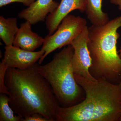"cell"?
<instances>
[{"label":"cell","mask_w":121,"mask_h":121,"mask_svg":"<svg viewBox=\"0 0 121 121\" xmlns=\"http://www.w3.org/2000/svg\"><path fill=\"white\" fill-rule=\"evenodd\" d=\"M3 59L8 68L24 70L31 67L39 60L44 54L41 50L31 52L23 50L13 45L6 46Z\"/></svg>","instance_id":"obj_7"},{"label":"cell","mask_w":121,"mask_h":121,"mask_svg":"<svg viewBox=\"0 0 121 121\" xmlns=\"http://www.w3.org/2000/svg\"><path fill=\"white\" fill-rule=\"evenodd\" d=\"M88 28L86 26L70 44L74 50L72 64L74 74L92 81L97 79L91 74V57L87 46Z\"/></svg>","instance_id":"obj_6"},{"label":"cell","mask_w":121,"mask_h":121,"mask_svg":"<svg viewBox=\"0 0 121 121\" xmlns=\"http://www.w3.org/2000/svg\"><path fill=\"white\" fill-rule=\"evenodd\" d=\"M22 121H49L42 115L35 113L22 118Z\"/></svg>","instance_id":"obj_16"},{"label":"cell","mask_w":121,"mask_h":121,"mask_svg":"<svg viewBox=\"0 0 121 121\" xmlns=\"http://www.w3.org/2000/svg\"><path fill=\"white\" fill-rule=\"evenodd\" d=\"M86 20L80 16L68 15L64 17L56 31L51 35H48L41 50L44 52L39 60L41 65L45 58L52 52L70 45L87 26Z\"/></svg>","instance_id":"obj_5"},{"label":"cell","mask_w":121,"mask_h":121,"mask_svg":"<svg viewBox=\"0 0 121 121\" xmlns=\"http://www.w3.org/2000/svg\"><path fill=\"white\" fill-rule=\"evenodd\" d=\"M35 0H0V7L2 8L7 5L13 2L22 3L25 6L29 7Z\"/></svg>","instance_id":"obj_15"},{"label":"cell","mask_w":121,"mask_h":121,"mask_svg":"<svg viewBox=\"0 0 121 121\" xmlns=\"http://www.w3.org/2000/svg\"><path fill=\"white\" fill-rule=\"evenodd\" d=\"M73 53L72 46L67 45L55 54L50 62L37 65V71L51 86L61 107H69L78 104L81 95V87L75 80L72 67Z\"/></svg>","instance_id":"obj_4"},{"label":"cell","mask_w":121,"mask_h":121,"mask_svg":"<svg viewBox=\"0 0 121 121\" xmlns=\"http://www.w3.org/2000/svg\"><path fill=\"white\" fill-rule=\"evenodd\" d=\"M8 95L0 94V121H22L23 117L19 115H15L14 111L9 105Z\"/></svg>","instance_id":"obj_13"},{"label":"cell","mask_w":121,"mask_h":121,"mask_svg":"<svg viewBox=\"0 0 121 121\" xmlns=\"http://www.w3.org/2000/svg\"><path fill=\"white\" fill-rule=\"evenodd\" d=\"M16 17L5 18L0 16V37L5 46L13 45L15 36L19 29Z\"/></svg>","instance_id":"obj_12"},{"label":"cell","mask_w":121,"mask_h":121,"mask_svg":"<svg viewBox=\"0 0 121 121\" xmlns=\"http://www.w3.org/2000/svg\"><path fill=\"white\" fill-rule=\"evenodd\" d=\"M86 98L67 107H60L56 121H121V80L118 84L92 81L74 74Z\"/></svg>","instance_id":"obj_2"},{"label":"cell","mask_w":121,"mask_h":121,"mask_svg":"<svg viewBox=\"0 0 121 121\" xmlns=\"http://www.w3.org/2000/svg\"><path fill=\"white\" fill-rule=\"evenodd\" d=\"M59 4L53 0H36L27 8L18 13L20 19L28 21L32 25L43 22L48 15L54 12Z\"/></svg>","instance_id":"obj_9"},{"label":"cell","mask_w":121,"mask_h":121,"mask_svg":"<svg viewBox=\"0 0 121 121\" xmlns=\"http://www.w3.org/2000/svg\"><path fill=\"white\" fill-rule=\"evenodd\" d=\"M86 4V0H61L57 8L46 18L48 35H51L56 31L63 19L71 12L75 10L85 12Z\"/></svg>","instance_id":"obj_8"},{"label":"cell","mask_w":121,"mask_h":121,"mask_svg":"<svg viewBox=\"0 0 121 121\" xmlns=\"http://www.w3.org/2000/svg\"><path fill=\"white\" fill-rule=\"evenodd\" d=\"M31 25L27 21L21 24L15 36L13 46L33 52L43 45L44 39L32 31Z\"/></svg>","instance_id":"obj_10"},{"label":"cell","mask_w":121,"mask_h":121,"mask_svg":"<svg viewBox=\"0 0 121 121\" xmlns=\"http://www.w3.org/2000/svg\"><path fill=\"white\" fill-rule=\"evenodd\" d=\"M110 3L112 4L118 5V9L121 11V0H109Z\"/></svg>","instance_id":"obj_17"},{"label":"cell","mask_w":121,"mask_h":121,"mask_svg":"<svg viewBox=\"0 0 121 121\" xmlns=\"http://www.w3.org/2000/svg\"><path fill=\"white\" fill-rule=\"evenodd\" d=\"M37 64L24 70L8 68L5 83L9 104L14 112L22 117L39 113L49 121H56L60 106L51 86L37 71Z\"/></svg>","instance_id":"obj_1"},{"label":"cell","mask_w":121,"mask_h":121,"mask_svg":"<svg viewBox=\"0 0 121 121\" xmlns=\"http://www.w3.org/2000/svg\"><path fill=\"white\" fill-rule=\"evenodd\" d=\"M118 52L119 56H120V58H121V48H120V50L118 51Z\"/></svg>","instance_id":"obj_18"},{"label":"cell","mask_w":121,"mask_h":121,"mask_svg":"<svg viewBox=\"0 0 121 121\" xmlns=\"http://www.w3.org/2000/svg\"><path fill=\"white\" fill-rule=\"evenodd\" d=\"M8 67L2 59L0 63V93L5 94L8 95V90L5 83V73Z\"/></svg>","instance_id":"obj_14"},{"label":"cell","mask_w":121,"mask_h":121,"mask_svg":"<svg viewBox=\"0 0 121 121\" xmlns=\"http://www.w3.org/2000/svg\"><path fill=\"white\" fill-rule=\"evenodd\" d=\"M121 27V16L88 28L87 46L92 60L90 72L96 79L115 84L121 82V58L117 47Z\"/></svg>","instance_id":"obj_3"},{"label":"cell","mask_w":121,"mask_h":121,"mask_svg":"<svg viewBox=\"0 0 121 121\" xmlns=\"http://www.w3.org/2000/svg\"><path fill=\"white\" fill-rule=\"evenodd\" d=\"M87 17L92 25H101L109 21L108 14L102 9V0H86Z\"/></svg>","instance_id":"obj_11"}]
</instances>
